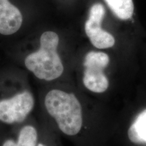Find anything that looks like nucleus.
Listing matches in <instances>:
<instances>
[{
    "instance_id": "nucleus-1",
    "label": "nucleus",
    "mask_w": 146,
    "mask_h": 146,
    "mask_svg": "<svg viewBox=\"0 0 146 146\" xmlns=\"http://www.w3.org/2000/svg\"><path fill=\"white\" fill-rule=\"evenodd\" d=\"M120 25L102 0H89L84 31L93 47L106 52L120 45V35L116 33Z\"/></svg>"
},
{
    "instance_id": "nucleus-2",
    "label": "nucleus",
    "mask_w": 146,
    "mask_h": 146,
    "mask_svg": "<svg viewBox=\"0 0 146 146\" xmlns=\"http://www.w3.org/2000/svg\"><path fill=\"white\" fill-rule=\"evenodd\" d=\"M60 36L54 31H46L40 38V48L25 58V66L38 78L50 81L59 78L64 65L58 52Z\"/></svg>"
},
{
    "instance_id": "nucleus-3",
    "label": "nucleus",
    "mask_w": 146,
    "mask_h": 146,
    "mask_svg": "<svg viewBox=\"0 0 146 146\" xmlns=\"http://www.w3.org/2000/svg\"><path fill=\"white\" fill-rule=\"evenodd\" d=\"M45 106L64 134L73 136L80 132L83 125L82 107L74 94L53 89L45 96Z\"/></svg>"
},
{
    "instance_id": "nucleus-4",
    "label": "nucleus",
    "mask_w": 146,
    "mask_h": 146,
    "mask_svg": "<svg viewBox=\"0 0 146 146\" xmlns=\"http://www.w3.org/2000/svg\"><path fill=\"white\" fill-rule=\"evenodd\" d=\"M110 63V56L105 51L90 50L85 54L83 82L88 90L97 94H102L107 90L109 81L104 74V70Z\"/></svg>"
},
{
    "instance_id": "nucleus-5",
    "label": "nucleus",
    "mask_w": 146,
    "mask_h": 146,
    "mask_svg": "<svg viewBox=\"0 0 146 146\" xmlns=\"http://www.w3.org/2000/svg\"><path fill=\"white\" fill-rule=\"evenodd\" d=\"M34 103L32 94L27 91L0 100V120L7 124L21 123L32 111Z\"/></svg>"
},
{
    "instance_id": "nucleus-6",
    "label": "nucleus",
    "mask_w": 146,
    "mask_h": 146,
    "mask_svg": "<svg viewBox=\"0 0 146 146\" xmlns=\"http://www.w3.org/2000/svg\"><path fill=\"white\" fill-rule=\"evenodd\" d=\"M102 1L120 25L137 29L139 25V18L135 0Z\"/></svg>"
},
{
    "instance_id": "nucleus-7",
    "label": "nucleus",
    "mask_w": 146,
    "mask_h": 146,
    "mask_svg": "<svg viewBox=\"0 0 146 146\" xmlns=\"http://www.w3.org/2000/svg\"><path fill=\"white\" fill-rule=\"evenodd\" d=\"M23 23V16L18 8L8 0H0V34L10 35L17 32Z\"/></svg>"
},
{
    "instance_id": "nucleus-8",
    "label": "nucleus",
    "mask_w": 146,
    "mask_h": 146,
    "mask_svg": "<svg viewBox=\"0 0 146 146\" xmlns=\"http://www.w3.org/2000/svg\"><path fill=\"white\" fill-rule=\"evenodd\" d=\"M129 139L133 143H146V110L137 116L128 131Z\"/></svg>"
},
{
    "instance_id": "nucleus-9",
    "label": "nucleus",
    "mask_w": 146,
    "mask_h": 146,
    "mask_svg": "<svg viewBox=\"0 0 146 146\" xmlns=\"http://www.w3.org/2000/svg\"><path fill=\"white\" fill-rule=\"evenodd\" d=\"M37 132L35 128L31 125L25 126L20 131L18 141L8 139L3 143L2 146H36Z\"/></svg>"
},
{
    "instance_id": "nucleus-10",
    "label": "nucleus",
    "mask_w": 146,
    "mask_h": 146,
    "mask_svg": "<svg viewBox=\"0 0 146 146\" xmlns=\"http://www.w3.org/2000/svg\"><path fill=\"white\" fill-rule=\"evenodd\" d=\"M37 146H45V145H43V144H42V143H39V144H38Z\"/></svg>"
},
{
    "instance_id": "nucleus-11",
    "label": "nucleus",
    "mask_w": 146,
    "mask_h": 146,
    "mask_svg": "<svg viewBox=\"0 0 146 146\" xmlns=\"http://www.w3.org/2000/svg\"><path fill=\"white\" fill-rule=\"evenodd\" d=\"M68 1H72V0H68Z\"/></svg>"
}]
</instances>
